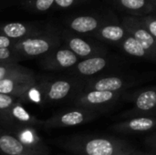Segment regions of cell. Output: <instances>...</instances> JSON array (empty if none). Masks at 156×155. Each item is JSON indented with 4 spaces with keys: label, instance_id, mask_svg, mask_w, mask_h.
<instances>
[{
    "label": "cell",
    "instance_id": "33",
    "mask_svg": "<svg viewBox=\"0 0 156 155\" xmlns=\"http://www.w3.org/2000/svg\"><path fill=\"white\" fill-rule=\"evenodd\" d=\"M58 155H67V154H58ZM69 155H72V154H69Z\"/></svg>",
    "mask_w": 156,
    "mask_h": 155
},
{
    "label": "cell",
    "instance_id": "30",
    "mask_svg": "<svg viewBox=\"0 0 156 155\" xmlns=\"http://www.w3.org/2000/svg\"><path fill=\"white\" fill-rule=\"evenodd\" d=\"M149 153H151L152 154L156 155V150H155V151H152V152H149Z\"/></svg>",
    "mask_w": 156,
    "mask_h": 155
},
{
    "label": "cell",
    "instance_id": "29",
    "mask_svg": "<svg viewBox=\"0 0 156 155\" xmlns=\"http://www.w3.org/2000/svg\"><path fill=\"white\" fill-rule=\"evenodd\" d=\"M126 155H153L151 153H143V152H138V153H130V154Z\"/></svg>",
    "mask_w": 156,
    "mask_h": 155
},
{
    "label": "cell",
    "instance_id": "14",
    "mask_svg": "<svg viewBox=\"0 0 156 155\" xmlns=\"http://www.w3.org/2000/svg\"><path fill=\"white\" fill-rule=\"evenodd\" d=\"M110 64V58L105 56H93L86 58H81L72 68L68 69V72L74 77L88 79L96 76L103 69H107Z\"/></svg>",
    "mask_w": 156,
    "mask_h": 155
},
{
    "label": "cell",
    "instance_id": "26",
    "mask_svg": "<svg viewBox=\"0 0 156 155\" xmlns=\"http://www.w3.org/2000/svg\"><path fill=\"white\" fill-rule=\"evenodd\" d=\"M138 17L141 20V22L146 26V28L154 36V37L156 38V16L145 15V16H140Z\"/></svg>",
    "mask_w": 156,
    "mask_h": 155
},
{
    "label": "cell",
    "instance_id": "31",
    "mask_svg": "<svg viewBox=\"0 0 156 155\" xmlns=\"http://www.w3.org/2000/svg\"><path fill=\"white\" fill-rule=\"evenodd\" d=\"M151 1L153 2V4H154V5L156 6V0H151Z\"/></svg>",
    "mask_w": 156,
    "mask_h": 155
},
{
    "label": "cell",
    "instance_id": "28",
    "mask_svg": "<svg viewBox=\"0 0 156 155\" xmlns=\"http://www.w3.org/2000/svg\"><path fill=\"white\" fill-rule=\"evenodd\" d=\"M144 143L149 148L150 152L156 150V130L151 132L150 134H148L144 138Z\"/></svg>",
    "mask_w": 156,
    "mask_h": 155
},
{
    "label": "cell",
    "instance_id": "19",
    "mask_svg": "<svg viewBox=\"0 0 156 155\" xmlns=\"http://www.w3.org/2000/svg\"><path fill=\"white\" fill-rule=\"evenodd\" d=\"M0 153L3 155H36L27 148L14 134L5 129H0Z\"/></svg>",
    "mask_w": 156,
    "mask_h": 155
},
{
    "label": "cell",
    "instance_id": "10",
    "mask_svg": "<svg viewBox=\"0 0 156 155\" xmlns=\"http://www.w3.org/2000/svg\"><path fill=\"white\" fill-rule=\"evenodd\" d=\"M110 130L120 134H143L151 132L156 130V114L120 120L110 126Z\"/></svg>",
    "mask_w": 156,
    "mask_h": 155
},
{
    "label": "cell",
    "instance_id": "17",
    "mask_svg": "<svg viewBox=\"0 0 156 155\" xmlns=\"http://www.w3.org/2000/svg\"><path fill=\"white\" fill-rule=\"evenodd\" d=\"M37 83V76L5 79L0 81V93L15 96L20 99Z\"/></svg>",
    "mask_w": 156,
    "mask_h": 155
},
{
    "label": "cell",
    "instance_id": "22",
    "mask_svg": "<svg viewBox=\"0 0 156 155\" xmlns=\"http://www.w3.org/2000/svg\"><path fill=\"white\" fill-rule=\"evenodd\" d=\"M37 76L30 69L18 64L17 62L0 63V81L16 77H33Z\"/></svg>",
    "mask_w": 156,
    "mask_h": 155
},
{
    "label": "cell",
    "instance_id": "24",
    "mask_svg": "<svg viewBox=\"0 0 156 155\" xmlns=\"http://www.w3.org/2000/svg\"><path fill=\"white\" fill-rule=\"evenodd\" d=\"M21 58L13 48H0V63L2 62H18Z\"/></svg>",
    "mask_w": 156,
    "mask_h": 155
},
{
    "label": "cell",
    "instance_id": "12",
    "mask_svg": "<svg viewBox=\"0 0 156 155\" xmlns=\"http://www.w3.org/2000/svg\"><path fill=\"white\" fill-rule=\"evenodd\" d=\"M48 25L43 22L0 23V35L14 40H20L43 32Z\"/></svg>",
    "mask_w": 156,
    "mask_h": 155
},
{
    "label": "cell",
    "instance_id": "13",
    "mask_svg": "<svg viewBox=\"0 0 156 155\" xmlns=\"http://www.w3.org/2000/svg\"><path fill=\"white\" fill-rule=\"evenodd\" d=\"M129 34L133 36L152 55L156 61V38L141 22L137 16H124L122 21Z\"/></svg>",
    "mask_w": 156,
    "mask_h": 155
},
{
    "label": "cell",
    "instance_id": "34",
    "mask_svg": "<svg viewBox=\"0 0 156 155\" xmlns=\"http://www.w3.org/2000/svg\"><path fill=\"white\" fill-rule=\"evenodd\" d=\"M153 155H154V154H153Z\"/></svg>",
    "mask_w": 156,
    "mask_h": 155
},
{
    "label": "cell",
    "instance_id": "21",
    "mask_svg": "<svg viewBox=\"0 0 156 155\" xmlns=\"http://www.w3.org/2000/svg\"><path fill=\"white\" fill-rule=\"evenodd\" d=\"M122 49L127 54L134 58H144L152 61H155L154 57L133 36L128 34L125 38L119 44Z\"/></svg>",
    "mask_w": 156,
    "mask_h": 155
},
{
    "label": "cell",
    "instance_id": "27",
    "mask_svg": "<svg viewBox=\"0 0 156 155\" xmlns=\"http://www.w3.org/2000/svg\"><path fill=\"white\" fill-rule=\"evenodd\" d=\"M87 0H55L53 7L58 9H67L78 5Z\"/></svg>",
    "mask_w": 156,
    "mask_h": 155
},
{
    "label": "cell",
    "instance_id": "4",
    "mask_svg": "<svg viewBox=\"0 0 156 155\" xmlns=\"http://www.w3.org/2000/svg\"><path fill=\"white\" fill-rule=\"evenodd\" d=\"M102 114L103 113L91 109L73 106L71 108L60 111L48 119L43 121L41 127L45 130L75 127L91 122Z\"/></svg>",
    "mask_w": 156,
    "mask_h": 155
},
{
    "label": "cell",
    "instance_id": "1",
    "mask_svg": "<svg viewBox=\"0 0 156 155\" xmlns=\"http://www.w3.org/2000/svg\"><path fill=\"white\" fill-rule=\"evenodd\" d=\"M54 144L72 155H126L140 152L125 139L90 133L61 137L55 140Z\"/></svg>",
    "mask_w": 156,
    "mask_h": 155
},
{
    "label": "cell",
    "instance_id": "32",
    "mask_svg": "<svg viewBox=\"0 0 156 155\" xmlns=\"http://www.w3.org/2000/svg\"><path fill=\"white\" fill-rule=\"evenodd\" d=\"M3 155V154H2ZM17 155H32V154H17Z\"/></svg>",
    "mask_w": 156,
    "mask_h": 155
},
{
    "label": "cell",
    "instance_id": "15",
    "mask_svg": "<svg viewBox=\"0 0 156 155\" xmlns=\"http://www.w3.org/2000/svg\"><path fill=\"white\" fill-rule=\"evenodd\" d=\"M8 132V131H7ZM27 148L36 155H49L50 150L45 142L40 138L35 126H23L9 131Z\"/></svg>",
    "mask_w": 156,
    "mask_h": 155
},
{
    "label": "cell",
    "instance_id": "18",
    "mask_svg": "<svg viewBox=\"0 0 156 155\" xmlns=\"http://www.w3.org/2000/svg\"><path fill=\"white\" fill-rule=\"evenodd\" d=\"M129 34L122 23L105 21L91 37L96 39L111 44H120Z\"/></svg>",
    "mask_w": 156,
    "mask_h": 155
},
{
    "label": "cell",
    "instance_id": "25",
    "mask_svg": "<svg viewBox=\"0 0 156 155\" xmlns=\"http://www.w3.org/2000/svg\"><path fill=\"white\" fill-rule=\"evenodd\" d=\"M17 100H19V98L17 97L0 93V114L7 111Z\"/></svg>",
    "mask_w": 156,
    "mask_h": 155
},
{
    "label": "cell",
    "instance_id": "9",
    "mask_svg": "<svg viewBox=\"0 0 156 155\" xmlns=\"http://www.w3.org/2000/svg\"><path fill=\"white\" fill-rule=\"evenodd\" d=\"M43 121L30 114L17 100L7 111L0 114V125L6 131H11L23 126H42Z\"/></svg>",
    "mask_w": 156,
    "mask_h": 155
},
{
    "label": "cell",
    "instance_id": "23",
    "mask_svg": "<svg viewBox=\"0 0 156 155\" xmlns=\"http://www.w3.org/2000/svg\"><path fill=\"white\" fill-rule=\"evenodd\" d=\"M23 5L34 12H46L51 9L55 0H21Z\"/></svg>",
    "mask_w": 156,
    "mask_h": 155
},
{
    "label": "cell",
    "instance_id": "6",
    "mask_svg": "<svg viewBox=\"0 0 156 155\" xmlns=\"http://www.w3.org/2000/svg\"><path fill=\"white\" fill-rule=\"evenodd\" d=\"M61 38L65 46L71 49L80 59L93 56L108 55V50L104 46L90 39V37H85V35L77 34L69 28L61 32Z\"/></svg>",
    "mask_w": 156,
    "mask_h": 155
},
{
    "label": "cell",
    "instance_id": "16",
    "mask_svg": "<svg viewBox=\"0 0 156 155\" xmlns=\"http://www.w3.org/2000/svg\"><path fill=\"white\" fill-rule=\"evenodd\" d=\"M106 20L94 15H79L69 17L66 21L68 28L77 34L91 36Z\"/></svg>",
    "mask_w": 156,
    "mask_h": 155
},
{
    "label": "cell",
    "instance_id": "8",
    "mask_svg": "<svg viewBox=\"0 0 156 155\" xmlns=\"http://www.w3.org/2000/svg\"><path fill=\"white\" fill-rule=\"evenodd\" d=\"M80 58L67 46L60 45L39 58V64L45 70H68L80 61Z\"/></svg>",
    "mask_w": 156,
    "mask_h": 155
},
{
    "label": "cell",
    "instance_id": "7",
    "mask_svg": "<svg viewBox=\"0 0 156 155\" xmlns=\"http://www.w3.org/2000/svg\"><path fill=\"white\" fill-rule=\"evenodd\" d=\"M125 98H128V100L133 102V106L119 115L120 120L135 116L156 114V86L137 90L131 95L126 94Z\"/></svg>",
    "mask_w": 156,
    "mask_h": 155
},
{
    "label": "cell",
    "instance_id": "3",
    "mask_svg": "<svg viewBox=\"0 0 156 155\" xmlns=\"http://www.w3.org/2000/svg\"><path fill=\"white\" fill-rule=\"evenodd\" d=\"M126 94V90L107 91L82 89L70 101L73 106L84 107L105 113L124 99Z\"/></svg>",
    "mask_w": 156,
    "mask_h": 155
},
{
    "label": "cell",
    "instance_id": "2",
    "mask_svg": "<svg viewBox=\"0 0 156 155\" xmlns=\"http://www.w3.org/2000/svg\"><path fill=\"white\" fill-rule=\"evenodd\" d=\"M61 32L48 26L43 32L17 40L13 48L22 60L40 58L61 45Z\"/></svg>",
    "mask_w": 156,
    "mask_h": 155
},
{
    "label": "cell",
    "instance_id": "5",
    "mask_svg": "<svg viewBox=\"0 0 156 155\" xmlns=\"http://www.w3.org/2000/svg\"><path fill=\"white\" fill-rule=\"evenodd\" d=\"M86 79L71 76L69 78L48 80L45 90V103H57L72 100L83 88Z\"/></svg>",
    "mask_w": 156,
    "mask_h": 155
},
{
    "label": "cell",
    "instance_id": "20",
    "mask_svg": "<svg viewBox=\"0 0 156 155\" xmlns=\"http://www.w3.org/2000/svg\"><path fill=\"white\" fill-rule=\"evenodd\" d=\"M113 3L125 11L135 16L149 15L155 9V5L151 0H112Z\"/></svg>",
    "mask_w": 156,
    "mask_h": 155
},
{
    "label": "cell",
    "instance_id": "11",
    "mask_svg": "<svg viewBox=\"0 0 156 155\" xmlns=\"http://www.w3.org/2000/svg\"><path fill=\"white\" fill-rule=\"evenodd\" d=\"M135 84L136 81L134 79L122 76H93L85 79L83 90L124 91Z\"/></svg>",
    "mask_w": 156,
    "mask_h": 155
}]
</instances>
